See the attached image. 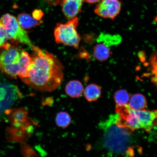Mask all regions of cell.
I'll return each mask as SVG.
<instances>
[{
	"label": "cell",
	"mask_w": 157,
	"mask_h": 157,
	"mask_svg": "<svg viewBox=\"0 0 157 157\" xmlns=\"http://www.w3.org/2000/svg\"><path fill=\"white\" fill-rule=\"evenodd\" d=\"M100 0H83V1L85 2L88 3L93 4L98 2Z\"/></svg>",
	"instance_id": "obj_22"
},
{
	"label": "cell",
	"mask_w": 157,
	"mask_h": 157,
	"mask_svg": "<svg viewBox=\"0 0 157 157\" xmlns=\"http://www.w3.org/2000/svg\"><path fill=\"white\" fill-rule=\"evenodd\" d=\"M117 113L111 114L99 123V128L102 131L103 146L111 154L133 157L134 147L130 136L132 132L117 124Z\"/></svg>",
	"instance_id": "obj_2"
},
{
	"label": "cell",
	"mask_w": 157,
	"mask_h": 157,
	"mask_svg": "<svg viewBox=\"0 0 157 157\" xmlns=\"http://www.w3.org/2000/svg\"><path fill=\"white\" fill-rule=\"evenodd\" d=\"M83 84L76 80H72L67 84L65 91L67 95L72 98H78L81 97L84 92Z\"/></svg>",
	"instance_id": "obj_10"
},
{
	"label": "cell",
	"mask_w": 157,
	"mask_h": 157,
	"mask_svg": "<svg viewBox=\"0 0 157 157\" xmlns=\"http://www.w3.org/2000/svg\"><path fill=\"white\" fill-rule=\"evenodd\" d=\"M152 67V74L153 76L152 81L157 86V62L151 61Z\"/></svg>",
	"instance_id": "obj_20"
},
{
	"label": "cell",
	"mask_w": 157,
	"mask_h": 157,
	"mask_svg": "<svg viewBox=\"0 0 157 157\" xmlns=\"http://www.w3.org/2000/svg\"><path fill=\"white\" fill-rule=\"evenodd\" d=\"M9 39L8 37L4 26L1 19H0V48L5 50L10 48L11 45L9 42Z\"/></svg>",
	"instance_id": "obj_19"
},
{
	"label": "cell",
	"mask_w": 157,
	"mask_h": 157,
	"mask_svg": "<svg viewBox=\"0 0 157 157\" xmlns=\"http://www.w3.org/2000/svg\"><path fill=\"white\" fill-rule=\"evenodd\" d=\"M151 61L157 62V51L156 53L152 57Z\"/></svg>",
	"instance_id": "obj_23"
},
{
	"label": "cell",
	"mask_w": 157,
	"mask_h": 157,
	"mask_svg": "<svg viewBox=\"0 0 157 157\" xmlns=\"http://www.w3.org/2000/svg\"><path fill=\"white\" fill-rule=\"evenodd\" d=\"M21 52L16 48L11 47L0 55V66L4 72L18 71V63Z\"/></svg>",
	"instance_id": "obj_6"
},
{
	"label": "cell",
	"mask_w": 157,
	"mask_h": 157,
	"mask_svg": "<svg viewBox=\"0 0 157 157\" xmlns=\"http://www.w3.org/2000/svg\"><path fill=\"white\" fill-rule=\"evenodd\" d=\"M94 56L97 59L103 62L111 56L109 47L102 43H99L94 48Z\"/></svg>",
	"instance_id": "obj_14"
},
{
	"label": "cell",
	"mask_w": 157,
	"mask_h": 157,
	"mask_svg": "<svg viewBox=\"0 0 157 157\" xmlns=\"http://www.w3.org/2000/svg\"><path fill=\"white\" fill-rule=\"evenodd\" d=\"M32 62V58L29 56L28 53L24 51L21 52L18 64L17 76L22 79L28 77L29 68Z\"/></svg>",
	"instance_id": "obj_9"
},
{
	"label": "cell",
	"mask_w": 157,
	"mask_h": 157,
	"mask_svg": "<svg viewBox=\"0 0 157 157\" xmlns=\"http://www.w3.org/2000/svg\"><path fill=\"white\" fill-rule=\"evenodd\" d=\"M121 7L119 0H100L94 12L103 18L114 19L120 12Z\"/></svg>",
	"instance_id": "obj_7"
},
{
	"label": "cell",
	"mask_w": 157,
	"mask_h": 157,
	"mask_svg": "<svg viewBox=\"0 0 157 157\" xmlns=\"http://www.w3.org/2000/svg\"><path fill=\"white\" fill-rule=\"evenodd\" d=\"M114 99L116 107H120L128 105L130 98L126 90L122 89L116 92L114 95Z\"/></svg>",
	"instance_id": "obj_17"
},
{
	"label": "cell",
	"mask_w": 157,
	"mask_h": 157,
	"mask_svg": "<svg viewBox=\"0 0 157 157\" xmlns=\"http://www.w3.org/2000/svg\"><path fill=\"white\" fill-rule=\"evenodd\" d=\"M83 93L84 97L87 101H96L101 97V88L97 84H90L86 87Z\"/></svg>",
	"instance_id": "obj_11"
},
{
	"label": "cell",
	"mask_w": 157,
	"mask_h": 157,
	"mask_svg": "<svg viewBox=\"0 0 157 157\" xmlns=\"http://www.w3.org/2000/svg\"><path fill=\"white\" fill-rule=\"evenodd\" d=\"M128 105L131 109L135 110H142L146 108L147 101L146 97L142 94H136L131 97Z\"/></svg>",
	"instance_id": "obj_13"
},
{
	"label": "cell",
	"mask_w": 157,
	"mask_h": 157,
	"mask_svg": "<svg viewBox=\"0 0 157 157\" xmlns=\"http://www.w3.org/2000/svg\"><path fill=\"white\" fill-rule=\"evenodd\" d=\"M17 21L23 29H28L41 24V20H37L26 13H21L17 16Z\"/></svg>",
	"instance_id": "obj_12"
},
{
	"label": "cell",
	"mask_w": 157,
	"mask_h": 157,
	"mask_svg": "<svg viewBox=\"0 0 157 157\" xmlns=\"http://www.w3.org/2000/svg\"><path fill=\"white\" fill-rule=\"evenodd\" d=\"M133 120L138 129H142L147 132L151 131L157 120V110H135L131 109Z\"/></svg>",
	"instance_id": "obj_5"
},
{
	"label": "cell",
	"mask_w": 157,
	"mask_h": 157,
	"mask_svg": "<svg viewBox=\"0 0 157 157\" xmlns=\"http://www.w3.org/2000/svg\"><path fill=\"white\" fill-rule=\"evenodd\" d=\"M83 0H63L62 10L65 16L71 19L81 11Z\"/></svg>",
	"instance_id": "obj_8"
},
{
	"label": "cell",
	"mask_w": 157,
	"mask_h": 157,
	"mask_svg": "<svg viewBox=\"0 0 157 157\" xmlns=\"http://www.w3.org/2000/svg\"><path fill=\"white\" fill-rule=\"evenodd\" d=\"M11 113V121L16 126H20L26 121L27 113L26 110L23 109H15Z\"/></svg>",
	"instance_id": "obj_16"
},
{
	"label": "cell",
	"mask_w": 157,
	"mask_h": 157,
	"mask_svg": "<svg viewBox=\"0 0 157 157\" xmlns=\"http://www.w3.org/2000/svg\"><path fill=\"white\" fill-rule=\"evenodd\" d=\"M98 43H102L107 46H112L119 44L121 42V38L119 35H111L101 33L97 39Z\"/></svg>",
	"instance_id": "obj_15"
},
{
	"label": "cell",
	"mask_w": 157,
	"mask_h": 157,
	"mask_svg": "<svg viewBox=\"0 0 157 157\" xmlns=\"http://www.w3.org/2000/svg\"><path fill=\"white\" fill-rule=\"evenodd\" d=\"M33 62L28 77L22 80L25 84L41 92L54 91L61 84L63 67L53 55L35 46L33 49Z\"/></svg>",
	"instance_id": "obj_1"
},
{
	"label": "cell",
	"mask_w": 157,
	"mask_h": 157,
	"mask_svg": "<svg viewBox=\"0 0 157 157\" xmlns=\"http://www.w3.org/2000/svg\"><path fill=\"white\" fill-rule=\"evenodd\" d=\"M43 15L42 12L39 10H35L33 13V16L34 18L37 20H40Z\"/></svg>",
	"instance_id": "obj_21"
},
{
	"label": "cell",
	"mask_w": 157,
	"mask_h": 157,
	"mask_svg": "<svg viewBox=\"0 0 157 157\" xmlns=\"http://www.w3.org/2000/svg\"><path fill=\"white\" fill-rule=\"evenodd\" d=\"M1 20L9 40L27 45L32 49L34 48L35 46L31 42L27 31L20 26L14 16L6 13Z\"/></svg>",
	"instance_id": "obj_4"
},
{
	"label": "cell",
	"mask_w": 157,
	"mask_h": 157,
	"mask_svg": "<svg viewBox=\"0 0 157 157\" xmlns=\"http://www.w3.org/2000/svg\"><path fill=\"white\" fill-rule=\"evenodd\" d=\"M78 23L77 17L70 19L65 24L58 23L54 30L56 42L78 49L81 39L76 31Z\"/></svg>",
	"instance_id": "obj_3"
},
{
	"label": "cell",
	"mask_w": 157,
	"mask_h": 157,
	"mask_svg": "<svg viewBox=\"0 0 157 157\" xmlns=\"http://www.w3.org/2000/svg\"><path fill=\"white\" fill-rule=\"evenodd\" d=\"M0 69H1V66H0Z\"/></svg>",
	"instance_id": "obj_24"
},
{
	"label": "cell",
	"mask_w": 157,
	"mask_h": 157,
	"mask_svg": "<svg viewBox=\"0 0 157 157\" xmlns=\"http://www.w3.org/2000/svg\"><path fill=\"white\" fill-rule=\"evenodd\" d=\"M71 121V117L67 112L60 111L56 115V123L59 127L66 128L70 125Z\"/></svg>",
	"instance_id": "obj_18"
}]
</instances>
